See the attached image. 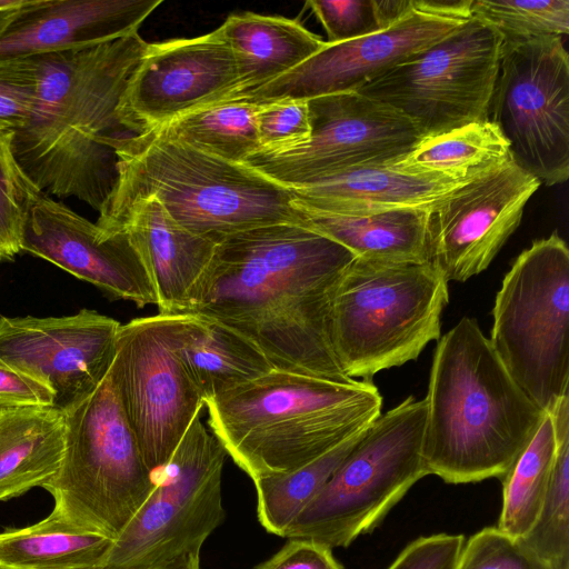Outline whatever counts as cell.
Listing matches in <instances>:
<instances>
[{
    "label": "cell",
    "mask_w": 569,
    "mask_h": 569,
    "mask_svg": "<svg viewBox=\"0 0 569 569\" xmlns=\"http://www.w3.org/2000/svg\"><path fill=\"white\" fill-rule=\"evenodd\" d=\"M355 256L296 223L230 234L216 244L184 315L223 323L274 369L350 382L329 340L333 287Z\"/></svg>",
    "instance_id": "1"
},
{
    "label": "cell",
    "mask_w": 569,
    "mask_h": 569,
    "mask_svg": "<svg viewBox=\"0 0 569 569\" xmlns=\"http://www.w3.org/2000/svg\"><path fill=\"white\" fill-rule=\"evenodd\" d=\"M147 47L136 32L33 56L36 100L12 150L41 193L101 211L119 179L118 144L133 137L119 110Z\"/></svg>",
    "instance_id": "2"
},
{
    "label": "cell",
    "mask_w": 569,
    "mask_h": 569,
    "mask_svg": "<svg viewBox=\"0 0 569 569\" xmlns=\"http://www.w3.org/2000/svg\"><path fill=\"white\" fill-rule=\"evenodd\" d=\"M423 399L426 468L453 485L501 480L546 413L469 317L438 340Z\"/></svg>",
    "instance_id": "3"
},
{
    "label": "cell",
    "mask_w": 569,
    "mask_h": 569,
    "mask_svg": "<svg viewBox=\"0 0 569 569\" xmlns=\"http://www.w3.org/2000/svg\"><path fill=\"white\" fill-rule=\"evenodd\" d=\"M208 425L252 481L296 470L369 427L382 397L370 380L272 369L204 402Z\"/></svg>",
    "instance_id": "4"
},
{
    "label": "cell",
    "mask_w": 569,
    "mask_h": 569,
    "mask_svg": "<svg viewBox=\"0 0 569 569\" xmlns=\"http://www.w3.org/2000/svg\"><path fill=\"white\" fill-rule=\"evenodd\" d=\"M119 179L99 212L103 228L132 203L156 198L181 227L213 242L249 229L299 224L292 191L256 169L151 132L117 148Z\"/></svg>",
    "instance_id": "5"
},
{
    "label": "cell",
    "mask_w": 569,
    "mask_h": 569,
    "mask_svg": "<svg viewBox=\"0 0 569 569\" xmlns=\"http://www.w3.org/2000/svg\"><path fill=\"white\" fill-rule=\"evenodd\" d=\"M448 301V280L431 261L355 257L329 302V340L340 368L351 379L370 380L417 359L440 339Z\"/></svg>",
    "instance_id": "6"
},
{
    "label": "cell",
    "mask_w": 569,
    "mask_h": 569,
    "mask_svg": "<svg viewBox=\"0 0 569 569\" xmlns=\"http://www.w3.org/2000/svg\"><path fill=\"white\" fill-rule=\"evenodd\" d=\"M64 420L62 460L42 487L54 500L51 512L114 540L148 498L154 480L110 372Z\"/></svg>",
    "instance_id": "7"
},
{
    "label": "cell",
    "mask_w": 569,
    "mask_h": 569,
    "mask_svg": "<svg viewBox=\"0 0 569 569\" xmlns=\"http://www.w3.org/2000/svg\"><path fill=\"white\" fill-rule=\"evenodd\" d=\"M425 399L413 396L381 413L362 433L283 537L331 549L371 532L421 478Z\"/></svg>",
    "instance_id": "8"
},
{
    "label": "cell",
    "mask_w": 569,
    "mask_h": 569,
    "mask_svg": "<svg viewBox=\"0 0 569 569\" xmlns=\"http://www.w3.org/2000/svg\"><path fill=\"white\" fill-rule=\"evenodd\" d=\"M492 318L496 353L532 402L550 412L569 392V249L557 232L516 258Z\"/></svg>",
    "instance_id": "9"
},
{
    "label": "cell",
    "mask_w": 569,
    "mask_h": 569,
    "mask_svg": "<svg viewBox=\"0 0 569 569\" xmlns=\"http://www.w3.org/2000/svg\"><path fill=\"white\" fill-rule=\"evenodd\" d=\"M200 413L168 463L153 472L150 495L112 541L102 567L149 568L200 552L224 520L221 477L228 455Z\"/></svg>",
    "instance_id": "10"
},
{
    "label": "cell",
    "mask_w": 569,
    "mask_h": 569,
    "mask_svg": "<svg viewBox=\"0 0 569 569\" xmlns=\"http://www.w3.org/2000/svg\"><path fill=\"white\" fill-rule=\"evenodd\" d=\"M502 42L493 28L471 16L448 37L357 92L399 111L423 137L486 120Z\"/></svg>",
    "instance_id": "11"
},
{
    "label": "cell",
    "mask_w": 569,
    "mask_h": 569,
    "mask_svg": "<svg viewBox=\"0 0 569 569\" xmlns=\"http://www.w3.org/2000/svg\"><path fill=\"white\" fill-rule=\"evenodd\" d=\"M187 315L136 318L119 328L109 370L147 467L170 460L204 407L180 357Z\"/></svg>",
    "instance_id": "12"
},
{
    "label": "cell",
    "mask_w": 569,
    "mask_h": 569,
    "mask_svg": "<svg viewBox=\"0 0 569 569\" xmlns=\"http://www.w3.org/2000/svg\"><path fill=\"white\" fill-rule=\"evenodd\" d=\"M488 119L513 162L547 186L569 178V56L562 37L503 44Z\"/></svg>",
    "instance_id": "13"
},
{
    "label": "cell",
    "mask_w": 569,
    "mask_h": 569,
    "mask_svg": "<svg viewBox=\"0 0 569 569\" xmlns=\"http://www.w3.org/2000/svg\"><path fill=\"white\" fill-rule=\"evenodd\" d=\"M307 103L310 137L305 143L257 151L243 163L292 188L355 167L393 163L423 138L409 118L357 91L317 97Z\"/></svg>",
    "instance_id": "14"
},
{
    "label": "cell",
    "mask_w": 569,
    "mask_h": 569,
    "mask_svg": "<svg viewBox=\"0 0 569 569\" xmlns=\"http://www.w3.org/2000/svg\"><path fill=\"white\" fill-rule=\"evenodd\" d=\"M471 0H416L389 27L353 40L325 46L283 76L231 100L266 104L358 91L407 62L466 23Z\"/></svg>",
    "instance_id": "15"
},
{
    "label": "cell",
    "mask_w": 569,
    "mask_h": 569,
    "mask_svg": "<svg viewBox=\"0 0 569 569\" xmlns=\"http://www.w3.org/2000/svg\"><path fill=\"white\" fill-rule=\"evenodd\" d=\"M120 326L90 309L63 317H1L0 361L48 388L52 407L66 415L108 375Z\"/></svg>",
    "instance_id": "16"
},
{
    "label": "cell",
    "mask_w": 569,
    "mask_h": 569,
    "mask_svg": "<svg viewBox=\"0 0 569 569\" xmlns=\"http://www.w3.org/2000/svg\"><path fill=\"white\" fill-rule=\"evenodd\" d=\"M540 181L512 159L471 178L429 212V261L448 282L485 271L520 224Z\"/></svg>",
    "instance_id": "17"
},
{
    "label": "cell",
    "mask_w": 569,
    "mask_h": 569,
    "mask_svg": "<svg viewBox=\"0 0 569 569\" xmlns=\"http://www.w3.org/2000/svg\"><path fill=\"white\" fill-rule=\"evenodd\" d=\"M239 90L234 54L217 28L196 38L148 43L119 111L127 129L138 136L230 100Z\"/></svg>",
    "instance_id": "18"
},
{
    "label": "cell",
    "mask_w": 569,
    "mask_h": 569,
    "mask_svg": "<svg viewBox=\"0 0 569 569\" xmlns=\"http://www.w3.org/2000/svg\"><path fill=\"white\" fill-rule=\"evenodd\" d=\"M21 248L110 298L157 305L152 277L129 234L103 230L50 196L42 193L30 209Z\"/></svg>",
    "instance_id": "19"
},
{
    "label": "cell",
    "mask_w": 569,
    "mask_h": 569,
    "mask_svg": "<svg viewBox=\"0 0 569 569\" xmlns=\"http://www.w3.org/2000/svg\"><path fill=\"white\" fill-rule=\"evenodd\" d=\"M162 0H26L0 33V59L92 46L138 32Z\"/></svg>",
    "instance_id": "20"
},
{
    "label": "cell",
    "mask_w": 569,
    "mask_h": 569,
    "mask_svg": "<svg viewBox=\"0 0 569 569\" xmlns=\"http://www.w3.org/2000/svg\"><path fill=\"white\" fill-rule=\"evenodd\" d=\"M126 231L152 277L161 315H184L216 249L178 224L156 198L132 203L108 226Z\"/></svg>",
    "instance_id": "21"
},
{
    "label": "cell",
    "mask_w": 569,
    "mask_h": 569,
    "mask_svg": "<svg viewBox=\"0 0 569 569\" xmlns=\"http://www.w3.org/2000/svg\"><path fill=\"white\" fill-rule=\"evenodd\" d=\"M467 180L410 173L390 164L362 166L289 188L307 209L342 214L432 209Z\"/></svg>",
    "instance_id": "22"
},
{
    "label": "cell",
    "mask_w": 569,
    "mask_h": 569,
    "mask_svg": "<svg viewBox=\"0 0 569 569\" xmlns=\"http://www.w3.org/2000/svg\"><path fill=\"white\" fill-rule=\"evenodd\" d=\"M293 204L299 224L348 249L355 257L387 261H429L428 219L431 209L376 213H329Z\"/></svg>",
    "instance_id": "23"
},
{
    "label": "cell",
    "mask_w": 569,
    "mask_h": 569,
    "mask_svg": "<svg viewBox=\"0 0 569 569\" xmlns=\"http://www.w3.org/2000/svg\"><path fill=\"white\" fill-rule=\"evenodd\" d=\"M64 415L53 407H0V501L43 487L64 449Z\"/></svg>",
    "instance_id": "24"
},
{
    "label": "cell",
    "mask_w": 569,
    "mask_h": 569,
    "mask_svg": "<svg viewBox=\"0 0 569 569\" xmlns=\"http://www.w3.org/2000/svg\"><path fill=\"white\" fill-rule=\"evenodd\" d=\"M219 30L238 66L240 90L233 97L291 71L326 43L298 20L253 12L229 16Z\"/></svg>",
    "instance_id": "25"
},
{
    "label": "cell",
    "mask_w": 569,
    "mask_h": 569,
    "mask_svg": "<svg viewBox=\"0 0 569 569\" xmlns=\"http://www.w3.org/2000/svg\"><path fill=\"white\" fill-rule=\"evenodd\" d=\"M179 352L204 402L273 369L264 353L248 338L219 321L200 316L187 315Z\"/></svg>",
    "instance_id": "26"
},
{
    "label": "cell",
    "mask_w": 569,
    "mask_h": 569,
    "mask_svg": "<svg viewBox=\"0 0 569 569\" xmlns=\"http://www.w3.org/2000/svg\"><path fill=\"white\" fill-rule=\"evenodd\" d=\"M112 541L50 512L31 526L0 532V569H96Z\"/></svg>",
    "instance_id": "27"
},
{
    "label": "cell",
    "mask_w": 569,
    "mask_h": 569,
    "mask_svg": "<svg viewBox=\"0 0 569 569\" xmlns=\"http://www.w3.org/2000/svg\"><path fill=\"white\" fill-rule=\"evenodd\" d=\"M510 159L508 141L486 119L426 136L390 166L410 173L467 180Z\"/></svg>",
    "instance_id": "28"
},
{
    "label": "cell",
    "mask_w": 569,
    "mask_h": 569,
    "mask_svg": "<svg viewBox=\"0 0 569 569\" xmlns=\"http://www.w3.org/2000/svg\"><path fill=\"white\" fill-rule=\"evenodd\" d=\"M259 109L260 104L227 100L187 113L148 132L243 163L260 150L257 131Z\"/></svg>",
    "instance_id": "29"
},
{
    "label": "cell",
    "mask_w": 569,
    "mask_h": 569,
    "mask_svg": "<svg viewBox=\"0 0 569 569\" xmlns=\"http://www.w3.org/2000/svg\"><path fill=\"white\" fill-rule=\"evenodd\" d=\"M557 450L552 417L546 412L529 443L501 479L502 508L497 528L521 539L535 525L547 493Z\"/></svg>",
    "instance_id": "30"
},
{
    "label": "cell",
    "mask_w": 569,
    "mask_h": 569,
    "mask_svg": "<svg viewBox=\"0 0 569 569\" xmlns=\"http://www.w3.org/2000/svg\"><path fill=\"white\" fill-rule=\"evenodd\" d=\"M366 429L296 470L253 480L261 526L268 532L283 537L290 523L319 493Z\"/></svg>",
    "instance_id": "31"
},
{
    "label": "cell",
    "mask_w": 569,
    "mask_h": 569,
    "mask_svg": "<svg viewBox=\"0 0 569 569\" xmlns=\"http://www.w3.org/2000/svg\"><path fill=\"white\" fill-rule=\"evenodd\" d=\"M549 413L557 436L551 479L535 525L518 540L553 569H569V392Z\"/></svg>",
    "instance_id": "32"
},
{
    "label": "cell",
    "mask_w": 569,
    "mask_h": 569,
    "mask_svg": "<svg viewBox=\"0 0 569 569\" xmlns=\"http://www.w3.org/2000/svg\"><path fill=\"white\" fill-rule=\"evenodd\" d=\"M470 14L493 28L503 44L562 37L569 31L568 0H471Z\"/></svg>",
    "instance_id": "33"
},
{
    "label": "cell",
    "mask_w": 569,
    "mask_h": 569,
    "mask_svg": "<svg viewBox=\"0 0 569 569\" xmlns=\"http://www.w3.org/2000/svg\"><path fill=\"white\" fill-rule=\"evenodd\" d=\"M13 132L0 130V261L22 252L21 240L30 209L42 194L19 166Z\"/></svg>",
    "instance_id": "34"
},
{
    "label": "cell",
    "mask_w": 569,
    "mask_h": 569,
    "mask_svg": "<svg viewBox=\"0 0 569 569\" xmlns=\"http://www.w3.org/2000/svg\"><path fill=\"white\" fill-rule=\"evenodd\" d=\"M457 569H553L520 540L497 527L483 528L465 542Z\"/></svg>",
    "instance_id": "35"
},
{
    "label": "cell",
    "mask_w": 569,
    "mask_h": 569,
    "mask_svg": "<svg viewBox=\"0 0 569 569\" xmlns=\"http://www.w3.org/2000/svg\"><path fill=\"white\" fill-rule=\"evenodd\" d=\"M33 56L0 59V130L16 132L28 121L36 100Z\"/></svg>",
    "instance_id": "36"
},
{
    "label": "cell",
    "mask_w": 569,
    "mask_h": 569,
    "mask_svg": "<svg viewBox=\"0 0 569 569\" xmlns=\"http://www.w3.org/2000/svg\"><path fill=\"white\" fill-rule=\"evenodd\" d=\"M307 6L323 27L327 43H339L385 29L377 0H311Z\"/></svg>",
    "instance_id": "37"
},
{
    "label": "cell",
    "mask_w": 569,
    "mask_h": 569,
    "mask_svg": "<svg viewBox=\"0 0 569 569\" xmlns=\"http://www.w3.org/2000/svg\"><path fill=\"white\" fill-rule=\"evenodd\" d=\"M257 131L259 151H281L305 143L310 137L307 101L287 100L260 104Z\"/></svg>",
    "instance_id": "38"
},
{
    "label": "cell",
    "mask_w": 569,
    "mask_h": 569,
    "mask_svg": "<svg viewBox=\"0 0 569 569\" xmlns=\"http://www.w3.org/2000/svg\"><path fill=\"white\" fill-rule=\"evenodd\" d=\"M462 535L437 533L411 541L388 569H457Z\"/></svg>",
    "instance_id": "39"
},
{
    "label": "cell",
    "mask_w": 569,
    "mask_h": 569,
    "mask_svg": "<svg viewBox=\"0 0 569 569\" xmlns=\"http://www.w3.org/2000/svg\"><path fill=\"white\" fill-rule=\"evenodd\" d=\"M252 569H345L335 558L332 549L303 539L289 541L271 558Z\"/></svg>",
    "instance_id": "40"
},
{
    "label": "cell",
    "mask_w": 569,
    "mask_h": 569,
    "mask_svg": "<svg viewBox=\"0 0 569 569\" xmlns=\"http://www.w3.org/2000/svg\"><path fill=\"white\" fill-rule=\"evenodd\" d=\"M48 388L0 361V407H52Z\"/></svg>",
    "instance_id": "41"
},
{
    "label": "cell",
    "mask_w": 569,
    "mask_h": 569,
    "mask_svg": "<svg viewBox=\"0 0 569 569\" xmlns=\"http://www.w3.org/2000/svg\"><path fill=\"white\" fill-rule=\"evenodd\" d=\"M26 0H0V33L12 21Z\"/></svg>",
    "instance_id": "42"
},
{
    "label": "cell",
    "mask_w": 569,
    "mask_h": 569,
    "mask_svg": "<svg viewBox=\"0 0 569 569\" xmlns=\"http://www.w3.org/2000/svg\"><path fill=\"white\" fill-rule=\"evenodd\" d=\"M96 569H109L104 567L96 568ZM141 569H200V552L197 553H190L183 558H180L173 562L156 566V567H149V568H141Z\"/></svg>",
    "instance_id": "43"
}]
</instances>
